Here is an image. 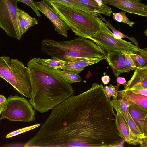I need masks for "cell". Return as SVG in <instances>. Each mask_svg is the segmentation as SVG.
Returning a JSON list of instances; mask_svg holds the SVG:
<instances>
[{
    "label": "cell",
    "mask_w": 147,
    "mask_h": 147,
    "mask_svg": "<svg viewBox=\"0 0 147 147\" xmlns=\"http://www.w3.org/2000/svg\"><path fill=\"white\" fill-rule=\"evenodd\" d=\"M118 96L126 102L127 107L137 105L147 109V96L134 93L129 90L118 91Z\"/></svg>",
    "instance_id": "cell-16"
},
{
    "label": "cell",
    "mask_w": 147,
    "mask_h": 147,
    "mask_svg": "<svg viewBox=\"0 0 147 147\" xmlns=\"http://www.w3.org/2000/svg\"><path fill=\"white\" fill-rule=\"evenodd\" d=\"M117 86H119L121 84L125 85L126 83V81L125 79L122 77H118L117 79Z\"/></svg>",
    "instance_id": "cell-31"
},
{
    "label": "cell",
    "mask_w": 147,
    "mask_h": 147,
    "mask_svg": "<svg viewBox=\"0 0 147 147\" xmlns=\"http://www.w3.org/2000/svg\"><path fill=\"white\" fill-rule=\"evenodd\" d=\"M41 50L52 58L68 63L83 59L106 57L103 51L93 41L79 36L65 41L44 39L41 42Z\"/></svg>",
    "instance_id": "cell-3"
},
{
    "label": "cell",
    "mask_w": 147,
    "mask_h": 147,
    "mask_svg": "<svg viewBox=\"0 0 147 147\" xmlns=\"http://www.w3.org/2000/svg\"><path fill=\"white\" fill-rule=\"evenodd\" d=\"M99 16L100 17V19L104 22L110 28L113 32L114 37L118 39H122L123 38H125L131 40L134 44L138 48H140L138 42L133 37H130L127 36L125 35L120 31L116 29L113 27L109 22L104 17H103L100 14H98Z\"/></svg>",
    "instance_id": "cell-21"
},
{
    "label": "cell",
    "mask_w": 147,
    "mask_h": 147,
    "mask_svg": "<svg viewBox=\"0 0 147 147\" xmlns=\"http://www.w3.org/2000/svg\"><path fill=\"white\" fill-rule=\"evenodd\" d=\"M103 87L94 83L88 90L52 110L41 126L50 146L113 147L123 144L115 113Z\"/></svg>",
    "instance_id": "cell-1"
},
{
    "label": "cell",
    "mask_w": 147,
    "mask_h": 147,
    "mask_svg": "<svg viewBox=\"0 0 147 147\" xmlns=\"http://www.w3.org/2000/svg\"><path fill=\"white\" fill-rule=\"evenodd\" d=\"M147 88V68L134 70L130 79L125 85V90Z\"/></svg>",
    "instance_id": "cell-14"
},
{
    "label": "cell",
    "mask_w": 147,
    "mask_h": 147,
    "mask_svg": "<svg viewBox=\"0 0 147 147\" xmlns=\"http://www.w3.org/2000/svg\"><path fill=\"white\" fill-rule=\"evenodd\" d=\"M102 82L104 85L108 84L109 82L110 79V77L107 75H104L101 78Z\"/></svg>",
    "instance_id": "cell-32"
},
{
    "label": "cell",
    "mask_w": 147,
    "mask_h": 147,
    "mask_svg": "<svg viewBox=\"0 0 147 147\" xmlns=\"http://www.w3.org/2000/svg\"><path fill=\"white\" fill-rule=\"evenodd\" d=\"M95 1L99 6H102L105 5L103 3L102 0H95Z\"/></svg>",
    "instance_id": "cell-33"
},
{
    "label": "cell",
    "mask_w": 147,
    "mask_h": 147,
    "mask_svg": "<svg viewBox=\"0 0 147 147\" xmlns=\"http://www.w3.org/2000/svg\"><path fill=\"white\" fill-rule=\"evenodd\" d=\"M100 31L91 38L93 41L101 49L106 55L110 52L118 51L123 53L125 51H131L135 53L139 50L131 42L122 39L115 38L113 33L109 30L107 24L100 19Z\"/></svg>",
    "instance_id": "cell-6"
},
{
    "label": "cell",
    "mask_w": 147,
    "mask_h": 147,
    "mask_svg": "<svg viewBox=\"0 0 147 147\" xmlns=\"http://www.w3.org/2000/svg\"><path fill=\"white\" fill-rule=\"evenodd\" d=\"M40 59L34 58L27 63L32 90L29 102L35 110L43 113L74 95L75 92L70 84L42 64Z\"/></svg>",
    "instance_id": "cell-2"
},
{
    "label": "cell",
    "mask_w": 147,
    "mask_h": 147,
    "mask_svg": "<svg viewBox=\"0 0 147 147\" xmlns=\"http://www.w3.org/2000/svg\"><path fill=\"white\" fill-rule=\"evenodd\" d=\"M129 91L136 94L147 96V88L136 89Z\"/></svg>",
    "instance_id": "cell-29"
},
{
    "label": "cell",
    "mask_w": 147,
    "mask_h": 147,
    "mask_svg": "<svg viewBox=\"0 0 147 147\" xmlns=\"http://www.w3.org/2000/svg\"><path fill=\"white\" fill-rule=\"evenodd\" d=\"M7 101L6 108L2 113L0 121L6 118L11 121L30 122L35 119V111L25 98L17 95H11Z\"/></svg>",
    "instance_id": "cell-7"
},
{
    "label": "cell",
    "mask_w": 147,
    "mask_h": 147,
    "mask_svg": "<svg viewBox=\"0 0 147 147\" xmlns=\"http://www.w3.org/2000/svg\"><path fill=\"white\" fill-rule=\"evenodd\" d=\"M128 109L140 130L147 137V109L136 104L129 106Z\"/></svg>",
    "instance_id": "cell-13"
},
{
    "label": "cell",
    "mask_w": 147,
    "mask_h": 147,
    "mask_svg": "<svg viewBox=\"0 0 147 147\" xmlns=\"http://www.w3.org/2000/svg\"><path fill=\"white\" fill-rule=\"evenodd\" d=\"M31 0L33 1V0Z\"/></svg>",
    "instance_id": "cell-36"
},
{
    "label": "cell",
    "mask_w": 147,
    "mask_h": 147,
    "mask_svg": "<svg viewBox=\"0 0 147 147\" xmlns=\"http://www.w3.org/2000/svg\"><path fill=\"white\" fill-rule=\"evenodd\" d=\"M18 2L24 3L30 7L35 12L37 16L40 17L41 15L34 5L33 1L31 0H17Z\"/></svg>",
    "instance_id": "cell-27"
},
{
    "label": "cell",
    "mask_w": 147,
    "mask_h": 147,
    "mask_svg": "<svg viewBox=\"0 0 147 147\" xmlns=\"http://www.w3.org/2000/svg\"><path fill=\"white\" fill-rule=\"evenodd\" d=\"M119 88V86H113L111 84L109 86L104 87L103 88L106 96L110 100L111 97L117 98Z\"/></svg>",
    "instance_id": "cell-24"
},
{
    "label": "cell",
    "mask_w": 147,
    "mask_h": 147,
    "mask_svg": "<svg viewBox=\"0 0 147 147\" xmlns=\"http://www.w3.org/2000/svg\"><path fill=\"white\" fill-rule=\"evenodd\" d=\"M59 76L69 84L80 82L81 77L77 74L62 70L59 69H52Z\"/></svg>",
    "instance_id": "cell-19"
},
{
    "label": "cell",
    "mask_w": 147,
    "mask_h": 147,
    "mask_svg": "<svg viewBox=\"0 0 147 147\" xmlns=\"http://www.w3.org/2000/svg\"><path fill=\"white\" fill-rule=\"evenodd\" d=\"M0 77L22 95L30 98L32 90L29 69L21 61L7 56L0 57Z\"/></svg>",
    "instance_id": "cell-5"
},
{
    "label": "cell",
    "mask_w": 147,
    "mask_h": 147,
    "mask_svg": "<svg viewBox=\"0 0 147 147\" xmlns=\"http://www.w3.org/2000/svg\"><path fill=\"white\" fill-rule=\"evenodd\" d=\"M145 34H146V35L147 36V30L146 29L144 32Z\"/></svg>",
    "instance_id": "cell-34"
},
{
    "label": "cell",
    "mask_w": 147,
    "mask_h": 147,
    "mask_svg": "<svg viewBox=\"0 0 147 147\" xmlns=\"http://www.w3.org/2000/svg\"><path fill=\"white\" fill-rule=\"evenodd\" d=\"M51 3H58L88 13H96L89 7L78 0H44Z\"/></svg>",
    "instance_id": "cell-18"
},
{
    "label": "cell",
    "mask_w": 147,
    "mask_h": 147,
    "mask_svg": "<svg viewBox=\"0 0 147 147\" xmlns=\"http://www.w3.org/2000/svg\"><path fill=\"white\" fill-rule=\"evenodd\" d=\"M40 124H36L32 126H28L20 129L11 132L6 136V138H10L30 130L34 129L40 126Z\"/></svg>",
    "instance_id": "cell-25"
},
{
    "label": "cell",
    "mask_w": 147,
    "mask_h": 147,
    "mask_svg": "<svg viewBox=\"0 0 147 147\" xmlns=\"http://www.w3.org/2000/svg\"><path fill=\"white\" fill-rule=\"evenodd\" d=\"M136 0V1H137L138 2H140L141 1V0Z\"/></svg>",
    "instance_id": "cell-35"
},
{
    "label": "cell",
    "mask_w": 147,
    "mask_h": 147,
    "mask_svg": "<svg viewBox=\"0 0 147 147\" xmlns=\"http://www.w3.org/2000/svg\"><path fill=\"white\" fill-rule=\"evenodd\" d=\"M130 52L131 51H125L123 53L125 55V63L131 70L138 69L136 66L133 59L129 54Z\"/></svg>",
    "instance_id": "cell-26"
},
{
    "label": "cell",
    "mask_w": 147,
    "mask_h": 147,
    "mask_svg": "<svg viewBox=\"0 0 147 147\" xmlns=\"http://www.w3.org/2000/svg\"><path fill=\"white\" fill-rule=\"evenodd\" d=\"M37 9L44 14L52 23L57 33L67 38L69 29L66 23L56 12L51 3L44 0L34 2Z\"/></svg>",
    "instance_id": "cell-9"
},
{
    "label": "cell",
    "mask_w": 147,
    "mask_h": 147,
    "mask_svg": "<svg viewBox=\"0 0 147 147\" xmlns=\"http://www.w3.org/2000/svg\"><path fill=\"white\" fill-rule=\"evenodd\" d=\"M112 14L113 19L117 22L126 24L131 27L135 23L129 20L124 12L121 11L118 13H113Z\"/></svg>",
    "instance_id": "cell-23"
},
{
    "label": "cell",
    "mask_w": 147,
    "mask_h": 147,
    "mask_svg": "<svg viewBox=\"0 0 147 147\" xmlns=\"http://www.w3.org/2000/svg\"><path fill=\"white\" fill-rule=\"evenodd\" d=\"M113 109H117L126 123L131 136L139 140V144L142 139L147 138L140 131L131 117L128 109L126 102L119 97L118 99L112 97L110 100Z\"/></svg>",
    "instance_id": "cell-10"
},
{
    "label": "cell",
    "mask_w": 147,
    "mask_h": 147,
    "mask_svg": "<svg viewBox=\"0 0 147 147\" xmlns=\"http://www.w3.org/2000/svg\"><path fill=\"white\" fill-rule=\"evenodd\" d=\"M40 61L42 64L51 69H61L68 63L65 61L55 58L48 59L40 58Z\"/></svg>",
    "instance_id": "cell-20"
},
{
    "label": "cell",
    "mask_w": 147,
    "mask_h": 147,
    "mask_svg": "<svg viewBox=\"0 0 147 147\" xmlns=\"http://www.w3.org/2000/svg\"><path fill=\"white\" fill-rule=\"evenodd\" d=\"M129 54L138 68H147V61L141 56L137 53H134L131 52H129Z\"/></svg>",
    "instance_id": "cell-22"
},
{
    "label": "cell",
    "mask_w": 147,
    "mask_h": 147,
    "mask_svg": "<svg viewBox=\"0 0 147 147\" xmlns=\"http://www.w3.org/2000/svg\"><path fill=\"white\" fill-rule=\"evenodd\" d=\"M17 0H0V28L11 37L21 38L17 18Z\"/></svg>",
    "instance_id": "cell-8"
},
{
    "label": "cell",
    "mask_w": 147,
    "mask_h": 147,
    "mask_svg": "<svg viewBox=\"0 0 147 147\" xmlns=\"http://www.w3.org/2000/svg\"><path fill=\"white\" fill-rule=\"evenodd\" d=\"M103 3L110 5L126 12L147 16V6L136 0H102Z\"/></svg>",
    "instance_id": "cell-11"
},
{
    "label": "cell",
    "mask_w": 147,
    "mask_h": 147,
    "mask_svg": "<svg viewBox=\"0 0 147 147\" xmlns=\"http://www.w3.org/2000/svg\"><path fill=\"white\" fill-rule=\"evenodd\" d=\"M136 53L141 56L146 61H147V49L146 48H140L138 51Z\"/></svg>",
    "instance_id": "cell-30"
},
{
    "label": "cell",
    "mask_w": 147,
    "mask_h": 147,
    "mask_svg": "<svg viewBox=\"0 0 147 147\" xmlns=\"http://www.w3.org/2000/svg\"><path fill=\"white\" fill-rule=\"evenodd\" d=\"M7 99L3 95H0V115L5 109L7 104Z\"/></svg>",
    "instance_id": "cell-28"
},
{
    "label": "cell",
    "mask_w": 147,
    "mask_h": 147,
    "mask_svg": "<svg viewBox=\"0 0 147 147\" xmlns=\"http://www.w3.org/2000/svg\"><path fill=\"white\" fill-rule=\"evenodd\" d=\"M50 3L76 35L90 40L100 31L99 14L88 13L58 3Z\"/></svg>",
    "instance_id": "cell-4"
},
{
    "label": "cell",
    "mask_w": 147,
    "mask_h": 147,
    "mask_svg": "<svg viewBox=\"0 0 147 147\" xmlns=\"http://www.w3.org/2000/svg\"><path fill=\"white\" fill-rule=\"evenodd\" d=\"M105 59L116 78L122 73L132 71L126 64L125 55L123 53L118 51L109 52L107 54Z\"/></svg>",
    "instance_id": "cell-12"
},
{
    "label": "cell",
    "mask_w": 147,
    "mask_h": 147,
    "mask_svg": "<svg viewBox=\"0 0 147 147\" xmlns=\"http://www.w3.org/2000/svg\"><path fill=\"white\" fill-rule=\"evenodd\" d=\"M115 114V123L117 129L121 135L124 138L125 142L129 144L136 145L139 144V140L133 137L126 123L121 114L116 109Z\"/></svg>",
    "instance_id": "cell-15"
},
{
    "label": "cell",
    "mask_w": 147,
    "mask_h": 147,
    "mask_svg": "<svg viewBox=\"0 0 147 147\" xmlns=\"http://www.w3.org/2000/svg\"><path fill=\"white\" fill-rule=\"evenodd\" d=\"M18 23L20 34L22 36L31 27L38 24V20L27 13L18 8Z\"/></svg>",
    "instance_id": "cell-17"
}]
</instances>
